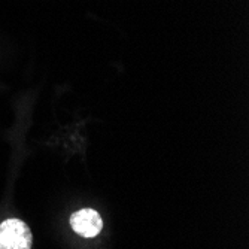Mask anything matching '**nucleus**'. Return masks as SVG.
<instances>
[{"label": "nucleus", "mask_w": 249, "mask_h": 249, "mask_svg": "<svg viewBox=\"0 0 249 249\" xmlns=\"http://www.w3.org/2000/svg\"><path fill=\"white\" fill-rule=\"evenodd\" d=\"M33 234L21 219H6L0 224V249H32Z\"/></svg>", "instance_id": "f257e3e1"}, {"label": "nucleus", "mask_w": 249, "mask_h": 249, "mask_svg": "<svg viewBox=\"0 0 249 249\" xmlns=\"http://www.w3.org/2000/svg\"><path fill=\"white\" fill-rule=\"evenodd\" d=\"M71 225L73 231L82 237H96L103 229V221L97 211L81 209L72 215Z\"/></svg>", "instance_id": "f03ea898"}]
</instances>
